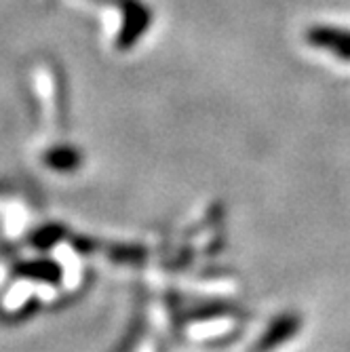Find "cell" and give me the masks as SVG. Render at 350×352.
Here are the masks:
<instances>
[{"label": "cell", "instance_id": "2", "mask_svg": "<svg viewBox=\"0 0 350 352\" xmlns=\"http://www.w3.org/2000/svg\"><path fill=\"white\" fill-rule=\"evenodd\" d=\"M308 43L319 47V49H329L333 51L336 57L348 59L350 61V32L331 28V25H314L308 32Z\"/></svg>", "mask_w": 350, "mask_h": 352}, {"label": "cell", "instance_id": "3", "mask_svg": "<svg viewBox=\"0 0 350 352\" xmlns=\"http://www.w3.org/2000/svg\"><path fill=\"white\" fill-rule=\"evenodd\" d=\"M47 163L53 169H70L78 163V152L72 148H55L47 154Z\"/></svg>", "mask_w": 350, "mask_h": 352}, {"label": "cell", "instance_id": "1", "mask_svg": "<svg viewBox=\"0 0 350 352\" xmlns=\"http://www.w3.org/2000/svg\"><path fill=\"white\" fill-rule=\"evenodd\" d=\"M124 21L118 34V49L133 47L142 34L150 25V11L140 3V0H124Z\"/></svg>", "mask_w": 350, "mask_h": 352}]
</instances>
